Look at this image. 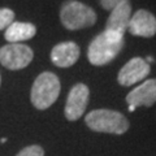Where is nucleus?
Listing matches in <instances>:
<instances>
[{
  "label": "nucleus",
  "mask_w": 156,
  "mask_h": 156,
  "mask_svg": "<svg viewBox=\"0 0 156 156\" xmlns=\"http://www.w3.org/2000/svg\"><path fill=\"white\" fill-rule=\"evenodd\" d=\"M60 21L68 30H81L96 22V13L91 7L77 2L66 0L60 9Z\"/></svg>",
  "instance_id": "20e7f679"
},
{
  "label": "nucleus",
  "mask_w": 156,
  "mask_h": 156,
  "mask_svg": "<svg viewBox=\"0 0 156 156\" xmlns=\"http://www.w3.org/2000/svg\"><path fill=\"white\" fill-rule=\"evenodd\" d=\"M122 2H125V0H100V5L105 11H112L115 7H117Z\"/></svg>",
  "instance_id": "2eb2a0df"
},
{
  "label": "nucleus",
  "mask_w": 156,
  "mask_h": 156,
  "mask_svg": "<svg viewBox=\"0 0 156 156\" xmlns=\"http://www.w3.org/2000/svg\"><path fill=\"white\" fill-rule=\"evenodd\" d=\"M151 72V66L142 57H133L121 68L117 76V81L121 86H133L147 78Z\"/></svg>",
  "instance_id": "0eeeda50"
},
{
  "label": "nucleus",
  "mask_w": 156,
  "mask_h": 156,
  "mask_svg": "<svg viewBox=\"0 0 156 156\" xmlns=\"http://www.w3.org/2000/svg\"><path fill=\"white\" fill-rule=\"evenodd\" d=\"M34 52L23 43H8L0 47V64L9 70H20L33 61Z\"/></svg>",
  "instance_id": "39448f33"
},
{
  "label": "nucleus",
  "mask_w": 156,
  "mask_h": 156,
  "mask_svg": "<svg viewBox=\"0 0 156 156\" xmlns=\"http://www.w3.org/2000/svg\"><path fill=\"white\" fill-rule=\"evenodd\" d=\"M37 34V27L30 22H17L13 21L5 29V41L8 43H21L29 41Z\"/></svg>",
  "instance_id": "f8f14e48"
},
{
  "label": "nucleus",
  "mask_w": 156,
  "mask_h": 156,
  "mask_svg": "<svg viewBox=\"0 0 156 156\" xmlns=\"http://www.w3.org/2000/svg\"><path fill=\"white\" fill-rule=\"evenodd\" d=\"M129 111L134 112L138 107H152L156 103V78L146 80L142 85L133 89L126 95Z\"/></svg>",
  "instance_id": "1a4fd4ad"
},
{
  "label": "nucleus",
  "mask_w": 156,
  "mask_h": 156,
  "mask_svg": "<svg viewBox=\"0 0 156 156\" xmlns=\"http://www.w3.org/2000/svg\"><path fill=\"white\" fill-rule=\"evenodd\" d=\"M16 156H44V150L39 144H31L22 148Z\"/></svg>",
  "instance_id": "4468645a"
},
{
  "label": "nucleus",
  "mask_w": 156,
  "mask_h": 156,
  "mask_svg": "<svg viewBox=\"0 0 156 156\" xmlns=\"http://www.w3.org/2000/svg\"><path fill=\"white\" fill-rule=\"evenodd\" d=\"M0 142H2V143H5L7 139H5V138H2V140H0Z\"/></svg>",
  "instance_id": "f3484780"
},
{
  "label": "nucleus",
  "mask_w": 156,
  "mask_h": 156,
  "mask_svg": "<svg viewBox=\"0 0 156 156\" xmlns=\"http://www.w3.org/2000/svg\"><path fill=\"white\" fill-rule=\"evenodd\" d=\"M128 30L131 35L152 38L156 34V17L146 9H138L130 17Z\"/></svg>",
  "instance_id": "9d476101"
},
{
  "label": "nucleus",
  "mask_w": 156,
  "mask_h": 156,
  "mask_svg": "<svg viewBox=\"0 0 156 156\" xmlns=\"http://www.w3.org/2000/svg\"><path fill=\"white\" fill-rule=\"evenodd\" d=\"M130 17H131V4L129 0H125V2L120 3L119 5L111 11L109 17L107 18L104 31L116 38L124 39V34L128 30Z\"/></svg>",
  "instance_id": "6e6552de"
},
{
  "label": "nucleus",
  "mask_w": 156,
  "mask_h": 156,
  "mask_svg": "<svg viewBox=\"0 0 156 156\" xmlns=\"http://www.w3.org/2000/svg\"><path fill=\"white\" fill-rule=\"evenodd\" d=\"M125 44L124 39L116 38L107 31L100 33L91 41L87 48V58L92 65L103 66L115 60Z\"/></svg>",
  "instance_id": "7ed1b4c3"
},
{
  "label": "nucleus",
  "mask_w": 156,
  "mask_h": 156,
  "mask_svg": "<svg viewBox=\"0 0 156 156\" xmlns=\"http://www.w3.org/2000/svg\"><path fill=\"white\" fill-rule=\"evenodd\" d=\"M61 85L56 74L51 72L41 73L34 81L30 91L31 104L39 111H44L55 103L60 95Z\"/></svg>",
  "instance_id": "f03ea898"
},
{
  "label": "nucleus",
  "mask_w": 156,
  "mask_h": 156,
  "mask_svg": "<svg viewBox=\"0 0 156 156\" xmlns=\"http://www.w3.org/2000/svg\"><path fill=\"white\" fill-rule=\"evenodd\" d=\"M0 83H2V78H0Z\"/></svg>",
  "instance_id": "a211bd4d"
},
{
  "label": "nucleus",
  "mask_w": 156,
  "mask_h": 156,
  "mask_svg": "<svg viewBox=\"0 0 156 156\" xmlns=\"http://www.w3.org/2000/svg\"><path fill=\"white\" fill-rule=\"evenodd\" d=\"M146 61H147V62H154V58L150 56V57H147V60H146Z\"/></svg>",
  "instance_id": "dca6fc26"
},
{
  "label": "nucleus",
  "mask_w": 156,
  "mask_h": 156,
  "mask_svg": "<svg viewBox=\"0 0 156 156\" xmlns=\"http://www.w3.org/2000/svg\"><path fill=\"white\" fill-rule=\"evenodd\" d=\"M90 90L85 83H76L66 98L64 115L68 121H77L83 116L89 105Z\"/></svg>",
  "instance_id": "423d86ee"
},
{
  "label": "nucleus",
  "mask_w": 156,
  "mask_h": 156,
  "mask_svg": "<svg viewBox=\"0 0 156 156\" xmlns=\"http://www.w3.org/2000/svg\"><path fill=\"white\" fill-rule=\"evenodd\" d=\"M14 20V12L9 8H0V30L7 29Z\"/></svg>",
  "instance_id": "ddd939ff"
},
{
  "label": "nucleus",
  "mask_w": 156,
  "mask_h": 156,
  "mask_svg": "<svg viewBox=\"0 0 156 156\" xmlns=\"http://www.w3.org/2000/svg\"><path fill=\"white\" fill-rule=\"evenodd\" d=\"M81 50L74 42L58 43L51 51V61L58 68H70L80 58Z\"/></svg>",
  "instance_id": "9b49d317"
},
{
  "label": "nucleus",
  "mask_w": 156,
  "mask_h": 156,
  "mask_svg": "<svg viewBox=\"0 0 156 156\" xmlns=\"http://www.w3.org/2000/svg\"><path fill=\"white\" fill-rule=\"evenodd\" d=\"M85 122L92 131L121 135L129 130L128 119L113 109H94L86 115Z\"/></svg>",
  "instance_id": "f257e3e1"
}]
</instances>
